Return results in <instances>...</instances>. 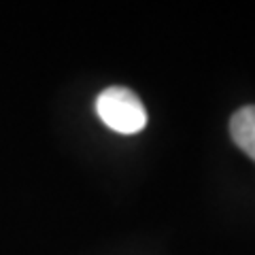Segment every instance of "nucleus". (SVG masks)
<instances>
[{
  "label": "nucleus",
  "mask_w": 255,
  "mask_h": 255,
  "mask_svg": "<svg viewBox=\"0 0 255 255\" xmlns=\"http://www.w3.org/2000/svg\"><path fill=\"white\" fill-rule=\"evenodd\" d=\"M96 113L107 128L119 134H136L147 124V111L136 94L128 87H107L96 100Z\"/></svg>",
  "instance_id": "f257e3e1"
},
{
  "label": "nucleus",
  "mask_w": 255,
  "mask_h": 255,
  "mask_svg": "<svg viewBox=\"0 0 255 255\" xmlns=\"http://www.w3.org/2000/svg\"><path fill=\"white\" fill-rule=\"evenodd\" d=\"M230 134L238 147L255 162V107H243L230 119Z\"/></svg>",
  "instance_id": "f03ea898"
}]
</instances>
